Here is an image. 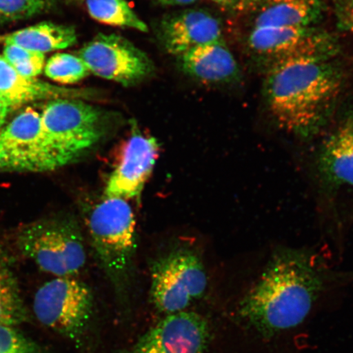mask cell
I'll return each mask as SVG.
<instances>
[{"label":"cell","instance_id":"1","mask_svg":"<svg viewBox=\"0 0 353 353\" xmlns=\"http://www.w3.org/2000/svg\"><path fill=\"white\" fill-rule=\"evenodd\" d=\"M319 255L281 247L273 251L238 313L265 338L297 327L325 287L328 270Z\"/></svg>","mask_w":353,"mask_h":353},{"label":"cell","instance_id":"2","mask_svg":"<svg viewBox=\"0 0 353 353\" xmlns=\"http://www.w3.org/2000/svg\"><path fill=\"white\" fill-rule=\"evenodd\" d=\"M332 59L302 57L273 63L265 94L281 130L309 139L323 129L341 94V74Z\"/></svg>","mask_w":353,"mask_h":353},{"label":"cell","instance_id":"3","mask_svg":"<svg viewBox=\"0 0 353 353\" xmlns=\"http://www.w3.org/2000/svg\"><path fill=\"white\" fill-rule=\"evenodd\" d=\"M17 245L41 270L56 277L74 276L86 263L82 232L72 216H54L26 225L17 234Z\"/></svg>","mask_w":353,"mask_h":353},{"label":"cell","instance_id":"4","mask_svg":"<svg viewBox=\"0 0 353 353\" xmlns=\"http://www.w3.org/2000/svg\"><path fill=\"white\" fill-rule=\"evenodd\" d=\"M92 245L101 267L114 284L125 282L136 245L134 211L127 201L105 198L88 219Z\"/></svg>","mask_w":353,"mask_h":353},{"label":"cell","instance_id":"5","mask_svg":"<svg viewBox=\"0 0 353 353\" xmlns=\"http://www.w3.org/2000/svg\"><path fill=\"white\" fill-rule=\"evenodd\" d=\"M41 116L43 129L64 166L98 143L105 134L103 112L81 99L47 101Z\"/></svg>","mask_w":353,"mask_h":353},{"label":"cell","instance_id":"6","mask_svg":"<svg viewBox=\"0 0 353 353\" xmlns=\"http://www.w3.org/2000/svg\"><path fill=\"white\" fill-rule=\"evenodd\" d=\"M33 307L43 325L79 342L90 325L94 297L90 287L74 276L56 277L37 290Z\"/></svg>","mask_w":353,"mask_h":353},{"label":"cell","instance_id":"7","mask_svg":"<svg viewBox=\"0 0 353 353\" xmlns=\"http://www.w3.org/2000/svg\"><path fill=\"white\" fill-rule=\"evenodd\" d=\"M151 297L166 315L187 311L205 293L208 278L204 265L192 250L172 251L157 260L151 270Z\"/></svg>","mask_w":353,"mask_h":353},{"label":"cell","instance_id":"8","mask_svg":"<svg viewBox=\"0 0 353 353\" xmlns=\"http://www.w3.org/2000/svg\"><path fill=\"white\" fill-rule=\"evenodd\" d=\"M311 171L326 205L336 209L353 194V104L317 150Z\"/></svg>","mask_w":353,"mask_h":353},{"label":"cell","instance_id":"9","mask_svg":"<svg viewBox=\"0 0 353 353\" xmlns=\"http://www.w3.org/2000/svg\"><path fill=\"white\" fill-rule=\"evenodd\" d=\"M90 73L128 86L135 85L154 72L144 52L117 34H99L78 52Z\"/></svg>","mask_w":353,"mask_h":353},{"label":"cell","instance_id":"10","mask_svg":"<svg viewBox=\"0 0 353 353\" xmlns=\"http://www.w3.org/2000/svg\"><path fill=\"white\" fill-rule=\"evenodd\" d=\"M210 330L196 312L166 315L152 326L127 353H206Z\"/></svg>","mask_w":353,"mask_h":353},{"label":"cell","instance_id":"11","mask_svg":"<svg viewBox=\"0 0 353 353\" xmlns=\"http://www.w3.org/2000/svg\"><path fill=\"white\" fill-rule=\"evenodd\" d=\"M250 46L258 54L276 61L302 57H333L337 46L328 33L307 28H254Z\"/></svg>","mask_w":353,"mask_h":353},{"label":"cell","instance_id":"12","mask_svg":"<svg viewBox=\"0 0 353 353\" xmlns=\"http://www.w3.org/2000/svg\"><path fill=\"white\" fill-rule=\"evenodd\" d=\"M160 152V145L154 137L141 134L139 129L125 143L120 164L116 168L105 188V198L129 201L139 198L151 176Z\"/></svg>","mask_w":353,"mask_h":353},{"label":"cell","instance_id":"13","mask_svg":"<svg viewBox=\"0 0 353 353\" xmlns=\"http://www.w3.org/2000/svg\"><path fill=\"white\" fill-rule=\"evenodd\" d=\"M160 38L170 54L182 56L207 43L222 41V28L214 17L203 10H188L161 21Z\"/></svg>","mask_w":353,"mask_h":353},{"label":"cell","instance_id":"14","mask_svg":"<svg viewBox=\"0 0 353 353\" xmlns=\"http://www.w3.org/2000/svg\"><path fill=\"white\" fill-rule=\"evenodd\" d=\"M94 92L78 88L52 85L17 73L0 55V96L10 105L12 112L25 105L57 99H86Z\"/></svg>","mask_w":353,"mask_h":353},{"label":"cell","instance_id":"15","mask_svg":"<svg viewBox=\"0 0 353 353\" xmlns=\"http://www.w3.org/2000/svg\"><path fill=\"white\" fill-rule=\"evenodd\" d=\"M180 59L184 72L203 82H229L238 73L235 57L223 41L193 48Z\"/></svg>","mask_w":353,"mask_h":353},{"label":"cell","instance_id":"16","mask_svg":"<svg viewBox=\"0 0 353 353\" xmlns=\"http://www.w3.org/2000/svg\"><path fill=\"white\" fill-rule=\"evenodd\" d=\"M254 28H307L320 19L319 0H262Z\"/></svg>","mask_w":353,"mask_h":353},{"label":"cell","instance_id":"17","mask_svg":"<svg viewBox=\"0 0 353 353\" xmlns=\"http://www.w3.org/2000/svg\"><path fill=\"white\" fill-rule=\"evenodd\" d=\"M77 41L72 26L43 21L10 34L0 35V43L12 44L26 50L46 52L65 50Z\"/></svg>","mask_w":353,"mask_h":353},{"label":"cell","instance_id":"18","mask_svg":"<svg viewBox=\"0 0 353 353\" xmlns=\"http://www.w3.org/2000/svg\"><path fill=\"white\" fill-rule=\"evenodd\" d=\"M10 262L0 244V325L16 326L26 320V311Z\"/></svg>","mask_w":353,"mask_h":353},{"label":"cell","instance_id":"19","mask_svg":"<svg viewBox=\"0 0 353 353\" xmlns=\"http://www.w3.org/2000/svg\"><path fill=\"white\" fill-rule=\"evenodd\" d=\"M92 19L101 23L147 32L148 28L126 0H83Z\"/></svg>","mask_w":353,"mask_h":353},{"label":"cell","instance_id":"20","mask_svg":"<svg viewBox=\"0 0 353 353\" xmlns=\"http://www.w3.org/2000/svg\"><path fill=\"white\" fill-rule=\"evenodd\" d=\"M48 78L60 85H74L90 76L88 66L78 55L56 54L46 61L43 70Z\"/></svg>","mask_w":353,"mask_h":353},{"label":"cell","instance_id":"21","mask_svg":"<svg viewBox=\"0 0 353 353\" xmlns=\"http://www.w3.org/2000/svg\"><path fill=\"white\" fill-rule=\"evenodd\" d=\"M17 73L25 77L37 78L46 66V56L41 52L26 50V48L6 44L3 55Z\"/></svg>","mask_w":353,"mask_h":353},{"label":"cell","instance_id":"22","mask_svg":"<svg viewBox=\"0 0 353 353\" xmlns=\"http://www.w3.org/2000/svg\"><path fill=\"white\" fill-rule=\"evenodd\" d=\"M51 7V0H0V23L30 19Z\"/></svg>","mask_w":353,"mask_h":353},{"label":"cell","instance_id":"23","mask_svg":"<svg viewBox=\"0 0 353 353\" xmlns=\"http://www.w3.org/2000/svg\"><path fill=\"white\" fill-rule=\"evenodd\" d=\"M0 353H41L39 347L15 328L0 325Z\"/></svg>","mask_w":353,"mask_h":353},{"label":"cell","instance_id":"24","mask_svg":"<svg viewBox=\"0 0 353 353\" xmlns=\"http://www.w3.org/2000/svg\"><path fill=\"white\" fill-rule=\"evenodd\" d=\"M337 8L341 26L353 34V0H339Z\"/></svg>","mask_w":353,"mask_h":353},{"label":"cell","instance_id":"25","mask_svg":"<svg viewBox=\"0 0 353 353\" xmlns=\"http://www.w3.org/2000/svg\"><path fill=\"white\" fill-rule=\"evenodd\" d=\"M12 112L10 105L0 96V130L8 123V118Z\"/></svg>","mask_w":353,"mask_h":353},{"label":"cell","instance_id":"26","mask_svg":"<svg viewBox=\"0 0 353 353\" xmlns=\"http://www.w3.org/2000/svg\"><path fill=\"white\" fill-rule=\"evenodd\" d=\"M212 1L227 10H237L245 4V0H212Z\"/></svg>","mask_w":353,"mask_h":353},{"label":"cell","instance_id":"27","mask_svg":"<svg viewBox=\"0 0 353 353\" xmlns=\"http://www.w3.org/2000/svg\"><path fill=\"white\" fill-rule=\"evenodd\" d=\"M165 6H188V4L193 3L196 0H157Z\"/></svg>","mask_w":353,"mask_h":353},{"label":"cell","instance_id":"28","mask_svg":"<svg viewBox=\"0 0 353 353\" xmlns=\"http://www.w3.org/2000/svg\"><path fill=\"white\" fill-rule=\"evenodd\" d=\"M245 1H249V2H258V1H261V0H245Z\"/></svg>","mask_w":353,"mask_h":353}]
</instances>
